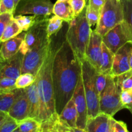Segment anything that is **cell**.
<instances>
[{
    "label": "cell",
    "mask_w": 132,
    "mask_h": 132,
    "mask_svg": "<svg viewBox=\"0 0 132 132\" xmlns=\"http://www.w3.org/2000/svg\"><path fill=\"white\" fill-rule=\"evenodd\" d=\"M82 75V62L65 39L56 50L53 63V82L56 112L60 114L71 99Z\"/></svg>",
    "instance_id": "cell-1"
},
{
    "label": "cell",
    "mask_w": 132,
    "mask_h": 132,
    "mask_svg": "<svg viewBox=\"0 0 132 132\" xmlns=\"http://www.w3.org/2000/svg\"><path fill=\"white\" fill-rule=\"evenodd\" d=\"M62 29L63 28L61 29V33L60 31L57 34L51 36L50 44L42 64L36 75V81L40 100L38 121L40 122L56 112L55 110L52 72L54 55L66 33L65 32L63 35V30Z\"/></svg>",
    "instance_id": "cell-2"
},
{
    "label": "cell",
    "mask_w": 132,
    "mask_h": 132,
    "mask_svg": "<svg viewBox=\"0 0 132 132\" xmlns=\"http://www.w3.org/2000/svg\"><path fill=\"white\" fill-rule=\"evenodd\" d=\"M86 6L67 24L65 39L80 61L85 59V50L90 37L91 26L86 18Z\"/></svg>",
    "instance_id": "cell-3"
},
{
    "label": "cell",
    "mask_w": 132,
    "mask_h": 132,
    "mask_svg": "<svg viewBox=\"0 0 132 132\" xmlns=\"http://www.w3.org/2000/svg\"><path fill=\"white\" fill-rule=\"evenodd\" d=\"M96 72L95 68L86 59L82 61V77L87 106L88 119L94 117L100 112V95L95 85Z\"/></svg>",
    "instance_id": "cell-4"
},
{
    "label": "cell",
    "mask_w": 132,
    "mask_h": 132,
    "mask_svg": "<svg viewBox=\"0 0 132 132\" xmlns=\"http://www.w3.org/2000/svg\"><path fill=\"white\" fill-rule=\"evenodd\" d=\"M124 21L122 5L120 0H106L100 14L94 30L103 36L114 27Z\"/></svg>",
    "instance_id": "cell-5"
},
{
    "label": "cell",
    "mask_w": 132,
    "mask_h": 132,
    "mask_svg": "<svg viewBox=\"0 0 132 132\" xmlns=\"http://www.w3.org/2000/svg\"><path fill=\"white\" fill-rule=\"evenodd\" d=\"M121 92L115 76L109 75L107 85L100 94V112L113 117L118 112L124 109L120 101Z\"/></svg>",
    "instance_id": "cell-6"
},
{
    "label": "cell",
    "mask_w": 132,
    "mask_h": 132,
    "mask_svg": "<svg viewBox=\"0 0 132 132\" xmlns=\"http://www.w3.org/2000/svg\"><path fill=\"white\" fill-rule=\"evenodd\" d=\"M51 37L47 34L40 38L36 45L23 55L21 66V73H31L36 76L41 67L47 52Z\"/></svg>",
    "instance_id": "cell-7"
},
{
    "label": "cell",
    "mask_w": 132,
    "mask_h": 132,
    "mask_svg": "<svg viewBox=\"0 0 132 132\" xmlns=\"http://www.w3.org/2000/svg\"><path fill=\"white\" fill-rule=\"evenodd\" d=\"M130 41L132 42V31L129 24L124 20L102 36V42L113 53Z\"/></svg>",
    "instance_id": "cell-8"
},
{
    "label": "cell",
    "mask_w": 132,
    "mask_h": 132,
    "mask_svg": "<svg viewBox=\"0 0 132 132\" xmlns=\"http://www.w3.org/2000/svg\"><path fill=\"white\" fill-rule=\"evenodd\" d=\"M53 5L50 0H20L14 15L32 14L49 17L53 14Z\"/></svg>",
    "instance_id": "cell-9"
},
{
    "label": "cell",
    "mask_w": 132,
    "mask_h": 132,
    "mask_svg": "<svg viewBox=\"0 0 132 132\" xmlns=\"http://www.w3.org/2000/svg\"><path fill=\"white\" fill-rule=\"evenodd\" d=\"M49 18L41 16L27 31L19 48V52L25 55L40 38L47 35V25Z\"/></svg>",
    "instance_id": "cell-10"
},
{
    "label": "cell",
    "mask_w": 132,
    "mask_h": 132,
    "mask_svg": "<svg viewBox=\"0 0 132 132\" xmlns=\"http://www.w3.org/2000/svg\"><path fill=\"white\" fill-rule=\"evenodd\" d=\"M72 98L75 101V106L78 113L76 128L81 129L84 132H85V127L88 119L87 106L86 99L84 93L82 75L79 78V81L72 95Z\"/></svg>",
    "instance_id": "cell-11"
},
{
    "label": "cell",
    "mask_w": 132,
    "mask_h": 132,
    "mask_svg": "<svg viewBox=\"0 0 132 132\" xmlns=\"http://www.w3.org/2000/svg\"><path fill=\"white\" fill-rule=\"evenodd\" d=\"M132 48V42H128L114 53L113 62L111 75L119 76L131 70L129 63V56Z\"/></svg>",
    "instance_id": "cell-12"
},
{
    "label": "cell",
    "mask_w": 132,
    "mask_h": 132,
    "mask_svg": "<svg viewBox=\"0 0 132 132\" xmlns=\"http://www.w3.org/2000/svg\"><path fill=\"white\" fill-rule=\"evenodd\" d=\"M102 36L95 30L91 31L90 37L85 50V59L98 70L102 54Z\"/></svg>",
    "instance_id": "cell-13"
},
{
    "label": "cell",
    "mask_w": 132,
    "mask_h": 132,
    "mask_svg": "<svg viewBox=\"0 0 132 132\" xmlns=\"http://www.w3.org/2000/svg\"><path fill=\"white\" fill-rule=\"evenodd\" d=\"M23 54L18 52L7 60H3L0 68V79L3 77L16 79L21 73L22 61Z\"/></svg>",
    "instance_id": "cell-14"
},
{
    "label": "cell",
    "mask_w": 132,
    "mask_h": 132,
    "mask_svg": "<svg viewBox=\"0 0 132 132\" xmlns=\"http://www.w3.org/2000/svg\"><path fill=\"white\" fill-rule=\"evenodd\" d=\"M30 106L28 97L25 89H23L21 94L15 101L9 110L8 114L19 122L29 117Z\"/></svg>",
    "instance_id": "cell-15"
},
{
    "label": "cell",
    "mask_w": 132,
    "mask_h": 132,
    "mask_svg": "<svg viewBox=\"0 0 132 132\" xmlns=\"http://www.w3.org/2000/svg\"><path fill=\"white\" fill-rule=\"evenodd\" d=\"M41 132H74L57 112L41 122Z\"/></svg>",
    "instance_id": "cell-16"
},
{
    "label": "cell",
    "mask_w": 132,
    "mask_h": 132,
    "mask_svg": "<svg viewBox=\"0 0 132 132\" xmlns=\"http://www.w3.org/2000/svg\"><path fill=\"white\" fill-rule=\"evenodd\" d=\"M111 118L112 116L100 112L94 117L88 119L85 132H111Z\"/></svg>",
    "instance_id": "cell-17"
},
{
    "label": "cell",
    "mask_w": 132,
    "mask_h": 132,
    "mask_svg": "<svg viewBox=\"0 0 132 132\" xmlns=\"http://www.w3.org/2000/svg\"><path fill=\"white\" fill-rule=\"evenodd\" d=\"M26 32L23 31L13 38L1 43L0 46V58L7 60L19 51L22 42L25 38Z\"/></svg>",
    "instance_id": "cell-18"
},
{
    "label": "cell",
    "mask_w": 132,
    "mask_h": 132,
    "mask_svg": "<svg viewBox=\"0 0 132 132\" xmlns=\"http://www.w3.org/2000/svg\"><path fill=\"white\" fill-rule=\"evenodd\" d=\"M24 89L27 93L28 103H29V117H32L38 120L39 112H40V100L36 80L32 85Z\"/></svg>",
    "instance_id": "cell-19"
},
{
    "label": "cell",
    "mask_w": 132,
    "mask_h": 132,
    "mask_svg": "<svg viewBox=\"0 0 132 132\" xmlns=\"http://www.w3.org/2000/svg\"><path fill=\"white\" fill-rule=\"evenodd\" d=\"M53 14L67 23L75 17L70 0H57L53 5Z\"/></svg>",
    "instance_id": "cell-20"
},
{
    "label": "cell",
    "mask_w": 132,
    "mask_h": 132,
    "mask_svg": "<svg viewBox=\"0 0 132 132\" xmlns=\"http://www.w3.org/2000/svg\"><path fill=\"white\" fill-rule=\"evenodd\" d=\"M23 88H15L11 90L0 91V111L8 113Z\"/></svg>",
    "instance_id": "cell-21"
},
{
    "label": "cell",
    "mask_w": 132,
    "mask_h": 132,
    "mask_svg": "<svg viewBox=\"0 0 132 132\" xmlns=\"http://www.w3.org/2000/svg\"><path fill=\"white\" fill-rule=\"evenodd\" d=\"M114 53L109 50L103 42L102 44V54L97 72L105 75H111L113 62Z\"/></svg>",
    "instance_id": "cell-22"
},
{
    "label": "cell",
    "mask_w": 132,
    "mask_h": 132,
    "mask_svg": "<svg viewBox=\"0 0 132 132\" xmlns=\"http://www.w3.org/2000/svg\"><path fill=\"white\" fill-rule=\"evenodd\" d=\"M60 117L65 122H67L70 127L73 129L75 132V128H76L78 113L72 97L65 105L64 108L60 114Z\"/></svg>",
    "instance_id": "cell-23"
},
{
    "label": "cell",
    "mask_w": 132,
    "mask_h": 132,
    "mask_svg": "<svg viewBox=\"0 0 132 132\" xmlns=\"http://www.w3.org/2000/svg\"><path fill=\"white\" fill-rule=\"evenodd\" d=\"M18 122L14 132H41V122L36 119L28 117Z\"/></svg>",
    "instance_id": "cell-24"
},
{
    "label": "cell",
    "mask_w": 132,
    "mask_h": 132,
    "mask_svg": "<svg viewBox=\"0 0 132 132\" xmlns=\"http://www.w3.org/2000/svg\"><path fill=\"white\" fill-rule=\"evenodd\" d=\"M41 16L42 15H25L19 14V15H14V19L18 26L20 27L22 31L26 32L31 27H32Z\"/></svg>",
    "instance_id": "cell-25"
},
{
    "label": "cell",
    "mask_w": 132,
    "mask_h": 132,
    "mask_svg": "<svg viewBox=\"0 0 132 132\" xmlns=\"http://www.w3.org/2000/svg\"><path fill=\"white\" fill-rule=\"evenodd\" d=\"M63 22V19L55 15L49 18L47 25V34L48 37H50L57 34L62 28Z\"/></svg>",
    "instance_id": "cell-26"
},
{
    "label": "cell",
    "mask_w": 132,
    "mask_h": 132,
    "mask_svg": "<svg viewBox=\"0 0 132 132\" xmlns=\"http://www.w3.org/2000/svg\"><path fill=\"white\" fill-rule=\"evenodd\" d=\"M22 32H23L22 30L18 26L15 20L13 19L5 28L1 37V43H3L6 40H9L10 39L16 37Z\"/></svg>",
    "instance_id": "cell-27"
},
{
    "label": "cell",
    "mask_w": 132,
    "mask_h": 132,
    "mask_svg": "<svg viewBox=\"0 0 132 132\" xmlns=\"http://www.w3.org/2000/svg\"><path fill=\"white\" fill-rule=\"evenodd\" d=\"M117 85L120 86L122 91L132 90V70L128 71L115 77Z\"/></svg>",
    "instance_id": "cell-28"
},
{
    "label": "cell",
    "mask_w": 132,
    "mask_h": 132,
    "mask_svg": "<svg viewBox=\"0 0 132 132\" xmlns=\"http://www.w3.org/2000/svg\"><path fill=\"white\" fill-rule=\"evenodd\" d=\"M36 80V76L31 73H21L16 79V86L17 88H25L32 85Z\"/></svg>",
    "instance_id": "cell-29"
},
{
    "label": "cell",
    "mask_w": 132,
    "mask_h": 132,
    "mask_svg": "<svg viewBox=\"0 0 132 132\" xmlns=\"http://www.w3.org/2000/svg\"><path fill=\"white\" fill-rule=\"evenodd\" d=\"M122 5L124 20L129 24L132 31V0H120Z\"/></svg>",
    "instance_id": "cell-30"
},
{
    "label": "cell",
    "mask_w": 132,
    "mask_h": 132,
    "mask_svg": "<svg viewBox=\"0 0 132 132\" xmlns=\"http://www.w3.org/2000/svg\"><path fill=\"white\" fill-rule=\"evenodd\" d=\"M18 121L9 114L0 127V132H14L18 127Z\"/></svg>",
    "instance_id": "cell-31"
},
{
    "label": "cell",
    "mask_w": 132,
    "mask_h": 132,
    "mask_svg": "<svg viewBox=\"0 0 132 132\" xmlns=\"http://www.w3.org/2000/svg\"><path fill=\"white\" fill-rule=\"evenodd\" d=\"M100 12L91 8L89 5H86V18L91 27L98 23Z\"/></svg>",
    "instance_id": "cell-32"
},
{
    "label": "cell",
    "mask_w": 132,
    "mask_h": 132,
    "mask_svg": "<svg viewBox=\"0 0 132 132\" xmlns=\"http://www.w3.org/2000/svg\"><path fill=\"white\" fill-rule=\"evenodd\" d=\"M109 75H105L99 72H96L95 85L99 95L102 93L107 85Z\"/></svg>",
    "instance_id": "cell-33"
},
{
    "label": "cell",
    "mask_w": 132,
    "mask_h": 132,
    "mask_svg": "<svg viewBox=\"0 0 132 132\" xmlns=\"http://www.w3.org/2000/svg\"><path fill=\"white\" fill-rule=\"evenodd\" d=\"M14 14L9 12L0 14V45L1 44V37L3 33L8 24L14 19Z\"/></svg>",
    "instance_id": "cell-34"
},
{
    "label": "cell",
    "mask_w": 132,
    "mask_h": 132,
    "mask_svg": "<svg viewBox=\"0 0 132 132\" xmlns=\"http://www.w3.org/2000/svg\"><path fill=\"white\" fill-rule=\"evenodd\" d=\"M120 101L124 108L129 110L132 106V90L122 91Z\"/></svg>",
    "instance_id": "cell-35"
},
{
    "label": "cell",
    "mask_w": 132,
    "mask_h": 132,
    "mask_svg": "<svg viewBox=\"0 0 132 132\" xmlns=\"http://www.w3.org/2000/svg\"><path fill=\"white\" fill-rule=\"evenodd\" d=\"M15 9L14 0H0V14L9 12L14 14Z\"/></svg>",
    "instance_id": "cell-36"
},
{
    "label": "cell",
    "mask_w": 132,
    "mask_h": 132,
    "mask_svg": "<svg viewBox=\"0 0 132 132\" xmlns=\"http://www.w3.org/2000/svg\"><path fill=\"white\" fill-rule=\"evenodd\" d=\"M16 88V79L9 77L0 79V91H6Z\"/></svg>",
    "instance_id": "cell-37"
},
{
    "label": "cell",
    "mask_w": 132,
    "mask_h": 132,
    "mask_svg": "<svg viewBox=\"0 0 132 132\" xmlns=\"http://www.w3.org/2000/svg\"><path fill=\"white\" fill-rule=\"evenodd\" d=\"M111 132H128L127 125L123 121H116L112 117L111 121Z\"/></svg>",
    "instance_id": "cell-38"
},
{
    "label": "cell",
    "mask_w": 132,
    "mask_h": 132,
    "mask_svg": "<svg viewBox=\"0 0 132 132\" xmlns=\"http://www.w3.org/2000/svg\"><path fill=\"white\" fill-rule=\"evenodd\" d=\"M70 3L75 17L78 15L86 6V0H70Z\"/></svg>",
    "instance_id": "cell-39"
},
{
    "label": "cell",
    "mask_w": 132,
    "mask_h": 132,
    "mask_svg": "<svg viewBox=\"0 0 132 132\" xmlns=\"http://www.w3.org/2000/svg\"><path fill=\"white\" fill-rule=\"evenodd\" d=\"M106 0H89L88 5L94 10L100 12Z\"/></svg>",
    "instance_id": "cell-40"
},
{
    "label": "cell",
    "mask_w": 132,
    "mask_h": 132,
    "mask_svg": "<svg viewBox=\"0 0 132 132\" xmlns=\"http://www.w3.org/2000/svg\"><path fill=\"white\" fill-rule=\"evenodd\" d=\"M7 115H8V113L0 111V127H1L2 124L3 123V122L5 121Z\"/></svg>",
    "instance_id": "cell-41"
},
{
    "label": "cell",
    "mask_w": 132,
    "mask_h": 132,
    "mask_svg": "<svg viewBox=\"0 0 132 132\" xmlns=\"http://www.w3.org/2000/svg\"><path fill=\"white\" fill-rule=\"evenodd\" d=\"M129 67H130V69L132 70V48L131 50L130 54H129Z\"/></svg>",
    "instance_id": "cell-42"
},
{
    "label": "cell",
    "mask_w": 132,
    "mask_h": 132,
    "mask_svg": "<svg viewBox=\"0 0 132 132\" xmlns=\"http://www.w3.org/2000/svg\"><path fill=\"white\" fill-rule=\"evenodd\" d=\"M19 1H20V0H14V4H15V6H16V8L17 5H18V3H19Z\"/></svg>",
    "instance_id": "cell-43"
},
{
    "label": "cell",
    "mask_w": 132,
    "mask_h": 132,
    "mask_svg": "<svg viewBox=\"0 0 132 132\" xmlns=\"http://www.w3.org/2000/svg\"><path fill=\"white\" fill-rule=\"evenodd\" d=\"M3 61V60L2 59H1V58H0V68H1V65H2Z\"/></svg>",
    "instance_id": "cell-44"
},
{
    "label": "cell",
    "mask_w": 132,
    "mask_h": 132,
    "mask_svg": "<svg viewBox=\"0 0 132 132\" xmlns=\"http://www.w3.org/2000/svg\"><path fill=\"white\" fill-rule=\"evenodd\" d=\"M129 110L130 111V112H131V114H132V106L130 108H129Z\"/></svg>",
    "instance_id": "cell-45"
}]
</instances>
